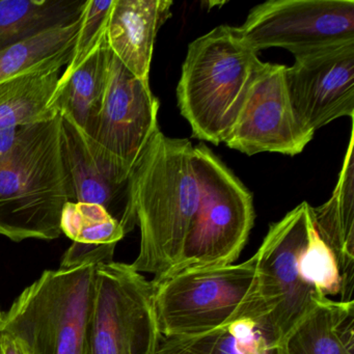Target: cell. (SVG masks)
I'll return each mask as SVG.
<instances>
[{
	"mask_svg": "<svg viewBox=\"0 0 354 354\" xmlns=\"http://www.w3.org/2000/svg\"><path fill=\"white\" fill-rule=\"evenodd\" d=\"M153 285L163 337L218 330L261 308L254 254L239 264L186 269Z\"/></svg>",
	"mask_w": 354,
	"mask_h": 354,
	"instance_id": "6",
	"label": "cell"
},
{
	"mask_svg": "<svg viewBox=\"0 0 354 354\" xmlns=\"http://www.w3.org/2000/svg\"><path fill=\"white\" fill-rule=\"evenodd\" d=\"M285 69L283 65L262 63L223 144L248 156L264 152L295 156L308 146L315 133L306 129L294 113Z\"/></svg>",
	"mask_w": 354,
	"mask_h": 354,
	"instance_id": "11",
	"label": "cell"
},
{
	"mask_svg": "<svg viewBox=\"0 0 354 354\" xmlns=\"http://www.w3.org/2000/svg\"><path fill=\"white\" fill-rule=\"evenodd\" d=\"M237 28L258 53L279 47L293 55L354 40L353 0H270L254 7Z\"/></svg>",
	"mask_w": 354,
	"mask_h": 354,
	"instance_id": "9",
	"label": "cell"
},
{
	"mask_svg": "<svg viewBox=\"0 0 354 354\" xmlns=\"http://www.w3.org/2000/svg\"><path fill=\"white\" fill-rule=\"evenodd\" d=\"M198 205L179 260L163 277L186 269L234 264L254 225L252 194L204 144L194 147Z\"/></svg>",
	"mask_w": 354,
	"mask_h": 354,
	"instance_id": "5",
	"label": "cell"
},
{
	"mask_svg": "<svg viewBox=\"0 0 354 354\" xmlns=\"http://www.w3.org/2000/svg\"><path fill=\"white\" fill-rule=\"evenodd\" d=\"M154 295L152 281L131 264L97 265L86 354H155L163 337Z\"/></svg>",
	"mask_w": 354,
	"mask_h": 354,
	"instance_id": "7",
	"label": "cell"
},
{
	"mask_svg": "<svg viewBox=\"0 0 354 354\" xmlns=\"http://www.w3.org/2000/svg\"><path fill=\"white\" fill-rule=\"evenodd\" d=\"M0 354H28L18 339L7 333H0Z\"/></svg>",
	"mask_w": 354,
	"mask_h": 354,
	"instance_id": "27",
	"label": "cell"
},
{
	"mask_svg": "<svg viewBox=\"0 0 354 354\" xmlns=\"http://www.w3.org/2000/svg\"><path fill=\"white\" fill-rule=\"evenodd\" d=\"M169 0H113L105 38L115 57L134 76L149 82L155 39L171 15Z\"/></svg>",
	"mask_w": 354,
	"mask_h": 354,
	"instance_id": "14",
	"label": "cell"
},
{
	"mask_svg": "<svg viewBox=\"0 0 354 354\" xmlns=\"http://www.w3.org/2000/svg\"><path fill=\"white\" fill-rule=\"evenodd\" d=\"M111 51L103 39L98 48L69 75H62L49 109L69 118L93 138L102 109L109 80Z\"/></svg>",
	"mask_w": 354,
	"mask_h": 354,
	"instance_id": "16",
	"label": "cell"
},
{
	"mask_svg": "<svg viewBox=\"0 0 354 354\" xmlns=\"http://www.w3.org/2000/svg\"></svg>",
	"mask_w": 354,
	"mask_h": 354,
	"instance_id": "28",
	"label": "cell"
},
{
	"mask_svg": "<svg viewBox=\"0 0 354 354\" xmlns=\"http://www.w3.org/2000/svg\"><path fill=\"white\" fill-rule=\"evenodd\" d=\"M62 117L22 126L0 158V235L15 242L57 239L73 188L62 149Z\"/></svg>",
	"mask_w": 354,
	"mask_h": 354,
	"instance_id": "2",
	"label": "cell"
},
{
	"mask_svg": "<svg viewBox=\"0 0 354 354\" xmlns=\"http://www.w3.org/2000/svg\"><path fill=\"white\" fill-rule=\"evenodd\" d=\"M113 5V0L86 1L82 13V26L73 49V55L62 75L67 76L75 71L98 48L104 39Z\"/></svg>",
	"mask_w": 354,
	"mask_h": 354,
	"instance_id": "24",
	"label": "cell"
},
{
	"mask_svg": "<svg viewBox=\"0 0 354 354\" xmlns=\"http://www.w3.org/2000/svg\"><path fill=\"white\" fill-rule=\"evenodd\" d=\"M285 84L292 109L308 131L354 115V40L294 55Z\"/></svg>",
	"mask_w": 354,
	"mask_h": 354,
	"instance_id": "10",
	"label": "cell"
},
{
	"mask_svg": "<svg viewBox=\"0 0 354 354\" xmlns=\"http://www.w3.org/2000/svg\"><path fill=\"white\" fill-rule=\"evenodd\" d=\"M63 65H51L0 82V130L53 119L59 113L49 102L62 76Z\"/></svg>",
	"mask_w": 354,
	"mask_h": 354,
	"instance_id": "18",
	"label": "cell"
},
{
	"mask_svg": "<svg viewBox=\"0 0 354 354\" xmlns=\"http://www.w3.org/2000/svg\"><path fill=\"white\" fill-rule=\"evenodd\" d=\"M353 128L333 196L322 206L312 207L317 233L333 250L343 279L339 301H353L354 156Z\"/></svg>",
	"mask_w": 354,
	"mask_h": 354,
	"instance_id": "15",
	"label": "cell"
},
{
	"mask_svg": "<svg viewBox=\"0 0 354 354\" xmlns=\"http://www.w3.org/2000/svg\"><path fill=\"white\" fill-rule=\"evenodd\" d=\"M117 244H82L73 242L64 254L59 268H71L82 264H96L111 262Z\"/></svg>",
	"mask_w": 354,
	"mask_h": 354,
	"instance_id": "25",
	"label": "cell"
},
{
	"mask_svg": "<svg viewBox=\"0 0 354 354\" xmlns=\"http://www.w3.org/2000/svg\"><path fill=\"white\" fill-rule=\"evenodd\" d=\"M261 66L258 53L232 26H217L190 43L177 98L194 138L216 146L225 142Z\"/></svg>",
	"mask_w": 354,
	"mask_h": 354,
	"instance_id": "3",
	"label": "cell"
},
{
	"mask_svg": "<svg viewBox=\"0 0 354 354\" xmlns=\"http://www.w3.org/2000/svg\"><path fill=\"white\" fill-rule=\"evenodd\" d=\"M82 17L0 50V82L51 65L68 66L82 26Z\"/></svg>",
	"mask_w": 354,
	"mask_h": 354,
	"instance_id": "20",
	"label": "cell"
},
{
	"mask_svg": "<svg viewBox=\"0 0 354 354\" xmlns=\"http://www.w3.org/2000/svg\"><path fill=\"white\" fill-rule=\"evenodd\" d=\"M312 223V206L302 202L270 225L254 254L257 298L283 343L294 327L326 297L304 279L300 270Z\"/></svg>",
	"mask_w": 354,
	"mask_h": 354,
	"instance_id": "8",
	"label": "cell"
},
{
	"mask_svg": "<svg viewBox=\"0 0 354 354\" xmlns=\"http://www.w3.org/2000/svg\"><path fill=\"white\" fill-rule=\"evenodd\" d=\"M216 331L190 337H163L155 354H209Z\"/></svg>",
	"mask_w": 354,
	"mask_h": 354,
	"instance_id": "26",
	"label": "cell"
},
{
	"mask_svg": "<svg viewBox=\"0 0 354 354\" xmlns=\"http://www.w3.org/2000/svg\"><path fill=\"white\" fill-rule=\"evenodd\" d=\"M96 267L45 271L9 310H0V333L18 339L28 354H86Z\"/></svg>",
	"mask_w": 354,
	"mask_h": 354,
	"instance_id": "4",
	"label": "cell"
},
{
	"mask_svg": "<svg viewBox=\"0 0 354 354\" xmlns=\"http://www.w3.org/2000/svg\"><path fill=\"white\" fill-rule=\"evenodd\" d=\"M61 117L62 149L74 202L100 205L130 233L136 225L134 167L97 144L69 118Z\"/></svg>",
	"mask_w": 354,
	"mask_h": 354,
	"instance_id": "12",
	"label": "cell"
},
{
	"mask_svg": "<svg viewBox=\"0 0 354 354\" xmlns=\"http://www.w3.org/2000/svg\"><path fill=\"white\" fill-rule=\"evenodd\" d=\"M283 344L285 354H354V301L323 297Z\"/></svg>",
	"mask_w": 354,
	"mask_h": 354,
	"instance_id": "17",
	"label": "cell"
},
{
	"mask_svg": "<svg viewBox=\"0 0 354 354\" xmlns=\"http://www.w3.org/2000/svg\"><path fill=\"white\" fill-rule=\"evenodd\" d=\"M194 146L153 134L134 167L133 196L140 248L131 266L157 281L179 260L198 205Z\"/></svg>",
	"mask_w": 354,
	"mask_h": 354,
	"instance_id": "1",
	"label": "cell"
},
{
	"mask_svg": "<svg viewBox=\"0 0 354 354\" xmlns=\"http://www.w3.org/2000/svg\"><path fill=\"white\" fill-rule=\"evenodd\" d=\"M88 0H0V50L82 17Z\"/></svg>",
	"mask_w": 354,
	"mask_h": 354,
	"instance_id": "19",
	"label": "cell"
},
{
	"mask_svg": "<svg viewBox=\"0 0 354 354\" xmlns=\"http://www.w3.org/2000/svg\"><path fill=\"white\" fill-rule=\"evenodd\" d=\"M158 111L149 82L134 76L111 53L104 100L92 138L134 167L159 129Z\"/></svg>",
	"mask_w": 354,
	"mask_h": 354,
	"instance_id": "13",
	"label": "cell"
},
{
	"mask_svg": "<svg viewBox=\"0 0 354 354\" xmlns=\"http://www.w3.org/2000/svg\"><path fill=\"white\" fill-rule=\"evenodd\" d=\"M209 354H285L283 344L262 308L215 333Z\"/></svg>",
	"mask_w": 354,
	"mask_h": 354,
	"instance_id": "21",
	"label": "cell"
},
{
	"mask_svg": "<svg viewBox=\"0 0 354 354\" xmlns=\"http://www.w3.org/2000/svg\"><path fill=\"white\" fill-rule=\"evenodd\" d=\"M302 277L322 295L341 296L343 279L333 250L325 244L312 223L308 244L300 260Z\"/></svg>",
	"mask_w": 354,
	"mask_h": 354,
	"instance_id": "23",
	"label": "cell"
},
{
	"mask_svg": "<svg viewBox=\"0 0 354 354\" xmlns=\"http://www.w3.org/2000/svg\"><path fill=\"white\" fill-rule=\"evenodd\" d=\"M62 233L82 244H117L126 235L119 221L98 204L69 202L61 217Z\"/></svg>",
	"mask_w": 354,
	"mask_h": 354,
	"instance_id": "22",
	"label": "cell"
}]
</instances>
